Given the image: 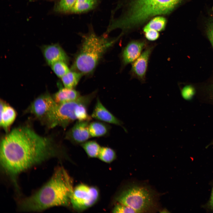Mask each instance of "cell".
I'll return each instance as SVG.
<instances>
[{"label": "cell", "mask_w": 213, "mask_h": 213, "mask_svg": "<svg viewBox=\"0 0 213 213\" xmlns=\"http://www.w3.org/2000/svg\"><path fill=\"white\" fill-rule=\"evenodd\" d=\"M62 152L50 138L38 134L28 126H19L8 133L1 141L0 164L4 171L14 178Z\"/></svg>", "instance_id": "1"}, {"label": "cell", "mask_w": 213, "mask_h": 213, "mask_svg": "<svg viewBox=\"0 0 213 213\" xmlns=\"http://www.w3.org/2000/svg\"><path fill=\"white\" fill-rule=\"evenodd\" d=\"M73 189L68 175L63 168L59 167L39 190L21 201L20 208L36 212L55 206H68Z\"/></svg>", "instance_id": "2"}, {"label": "cell", "mask_w": 213, "mask_h": 213, "mask_svg": "<svg viewBox=\"0 0 213 213\" xmlns=\"http://www.w3.org/2000/svg\"><path fill=\"white\" fill-rule=\"evenodd\" d=\"M81 35L82 43L71 70L83 75H89L94 71L104 54L119 37L111 39L105 34L98 36L91 28L87 33Z\"/></svg>", "instance_id": "3"}, {"label": "cell", "mask_w": 213, "mask_h": 213, "mask_svg": "<svg viewBox=\"0 0 213 213\" xmlns=\"http://www.w3.org/2000/svg\"><path fill=\"white\" fill-rule=\"evenodd\" d=\"M182 0H133L127 14L113 19L110 27L113 30L124 31L140 24L150 17L171 12Z\"/></svg>", "instance_id": "4"}, {"label": "cell", "mask_w": 213, "mask_h": 213, "mask_svg": "<svg viewBox=\"0 0 213 213\" xmlns=\"http://www.w3.org/2000/svg\"><path fill=\"white\" fill-rule=\"evenodd\" d=\"M96 93L94 91L74 100L57 104L46 123L50 128L59 126L65 128L76 120L90 121L92 118L88 109Z\"/></svg>", "instance_id": "5"}, {"label": "cell", "mask_w": 213, "mask_h": 213, "mask_svg": "<svg viewBox=\"0 0 213 213\" xmlns=\"http://www.w3.org/2000/svg\"><path fill=\"white\" fill-rule=\"evenodd\" d=\"M155 195L149 187L130 184L122 190L116 196L118 203L128 206L137 213L149 211L155 204Z\"/></svg>", "instance_id": "6"}, {"label": "cell", "mask_w": 213, "mask_h": 213, "mask_svg": "<svg viewBox=\"0 0 213 213\" xmlns=\"http://www.w3.org/2000/svg\"><path fill=\"white\" fill-rule=\"evenodd\" d=\"M99 197V191L96 188L80 184L73 189L70 196V203L75 209L83 211L94 205Z\"/></svg>", "instance_id": "7"}, {"label": "cell", "mask_w": 213, "mask_h": 213, "mask_svg": "<svg viewBox=\"0 0 213 213\" xmlns=\"http://www.w3.org/2000/svg\"><path fill=\"white\" fill-rule=\"evenodd\" d=\"M57 103L49 93L41 95L33 100L27 111L46 123Z\"/></svg>", "instance_id": "8"}, {"label": "cell", "mask_w": 213, "mask_h": 213, "mask_svg": "<svg viewBox=\"0 0 213 213\" xmlns=\"http://www.w3.org/2000/svg\"><path fill=\"white\" fill-rule=\"evenodd\" d=\"M155 46L154 45H148L132 63L130 71L132 78L138 79L141 83L145 82L149 60Z\"/></svg>", "instance_id": "9"}, {"label": "cell", "mask_w": 213, "mask_h": 213, "mask_svg": "<svg viewBox=\"0 0 213 213\" xmlns=\"http://www.w3.org/2000/svg\"><path fill=\"white\" fill-rule=\"evenodd\" d=\"M148 45L143 40H134L130 41L123 48L120 55L122 67L132 63L140 55Z\"/></svg>", "instance_id": "10"}, {"label": "cell", "mask_w": 213, "mask_h": 213, "mask_svg": "<svg viewBox=\"0 0 213 213\" xmlns=\"http://www.w3.org/2000/svg\"><path fill=\"white\" fill-rule=\"evenodd\" d=\"M90 122L77 121L66 133L65 139L75 144H81L88 141L91 137L88 129Z\"/></svg>", "instance_id": "11"}, {"label": "cell", "mask_w": 213, "mask_h": 213, "mask_svg": "<svg viewBox=\"0 0 213 213\" xmlns=\"http://www.w3.org/2000/svg\"><path fill=\"white\" fill-rule=\"evenodd\" d=\"M41 50L46 63L50 66L59 61H63L67 63L69 62L67 54L58 43L44 45Z\"/></svg>", "instance_id": "12"}, {"label": "cell", "mask_w": 213, "mask_h": 213, "mask_svg": "<svg viewBox=\"0 0 213 213\" xmlns=\"http://www.w3.org/2000/svg\"><path fill=\"white\" fill-rule=\"evenodd\" d=\"M91 116L92 118L97 120L123 126V122L114 115L102 104L99 98L96 101Z\"/></svg>", "instance_id": "13"}, {"label": "cell", "mask_w": 213, "mask_h": 213, "mask_svg": "<svg viewBox=\"0 0 213 213\" xmlns=\"http://www.w3.org/2000/svg\"><path fill=\"white\" fill-rule=\"evenodd\" d=\"M17 116L14 108L2 100L0 101V125L6 131L14 122Z\"/></svg>", "instance_id": "14"}, {"label": "cell", "mask_w": 213, "mask_h": 213, "mask_svg": "<svg viewBox=\"0 0 213 213\" xmlns=\"http://www.w3.org/2000/svg\"><path fill=\"white\" fill-rule=\"evenodd\" d=\"M80 96V92L74 88L60 86L53 97L56 102L59 104L74 100Z\"/></svg>", "instance_id": "15"}, {"label": "cell", "mask_w": 213, "mask_h": 213, "mask_svg": "<svg viewBox=\"0 0 213 213\" xmlns=\"http://www.w3.org/2000/svg\"><path fill=\"white\" fill-rule=\"evenodd\" d=\"M111 127L109 124L97 120L89 122V132L91 137L98 138L108 135Z\"/></svg>", "instance_id": "16"}, {"label": "cell", "mask_w": 213, "mask_h": 213, "mask_svg": "<svg viewBox=\"0 0 213 213\" xmlns=\"http://www.w3.org/2000/svg\"><path fill=\"white\" fill-rule=\"evenodd\" d=\"M99 0H76L71 13H81L89 11L95 8Z\"/></svg>", "instance_id": "17"}, {"label": "cell", "mask_w": 213, "mask_h": 213, "mask_svg": "<svg viewBox=\"0 0 213 213\" xmlns=\"http://www.w3.org/2000/svg\"><path fill=\"white\" fill-rule=\"evenodd\" d=\"M83 75L81 73L71 70L61 78L64 87L74 88L78 85Z\"/></svg>", "instance_id": "18"}, {"label": "cell", "mask_w": 213, "mask_h": 213, "mask_svg": "<svg viewBox=\"0 0 213 213\" xmlns=\"http://www.w3.org/2000/svg\"><path fill=\"white\" fill-rule=\"evenodd\" d=\"M76 0H56L53 9L55 13L59 14L71 13Z\"/></svg>", "instance_id": "19"}, {"label": "cell", "mask_w": 213, "mask_h": 213, "mask_svg": "<svg viewBox=\"0 0 213 213\" xmlns=\"http://www.w3.org/2000/svg\"><path fill=\"white\" fill-rule=\"evenodd\" d=\"M81 145L89 157L93 158L98 157L101 146L96 141H87Z\"/></svg>", "instance_id": "20"}, {"label": "cell", "mask_w": 213, "mask_h": 213, "mask_svg": "<svg viewBox=\"0 0 213 213\" xmlns=\"http://www.w3.org/2000/svg\"><path fill=\"white\" fill-rule=\"evenodd\" d=\"M115 151L108 147H101L98 158L101 161L106 163L113 162L116 158Z\"/></svg>", "instance_id": "21"}, {"label": "cell", "mask_w": 213, "mask_h": 213, "mask_svg": "<svg viewBox=\"0 0 213 213\" xmlns=\"http://www.w3.org/2000/svg\"><path fill=\"white\" fill-rule=\"evenodd\" d=\"M166 23L165 19L161 17H155L151 20L144 28L152 29L160 31L164 29Z\"/></svg>", "instance_id": "22"}, {"label": "cell", "mask_w": 213, "mask_h": 213, "mask_svg": "<svg viewBox=\"0 0 213 213\" xmlns=\"http://www.w3.org/2000/svg\"><path fill=\"white\" fill-rule=\"evenodd\" d=\"M51 66L54 73L59 78H61L70 70L67 63L63 61L56 62Z\"/></svg>", "instance_id": "23"}, {"label": "cell", "mask_w": 213, "mask_h": 213, "mask_svg": "<svg viewBox=\"0 0 213 213\" xmlns=\"http://www.w3.org/2000/svg\"><path fill=\"white\" fill-rule=\"evenodd\" d=\"M112 211L113 213H137L131 208L118 203L114 206Z\"/></svg>", "instance_id": "24"}, {"label": "cell", "mask_w": 213, "mask_h": 213, "mask_svg": "<svg viewBox=\"0 0 213 213\" xmlns=\"http://www.w3.org/2000/svg\"><path fill=\"white\" fill-rule=\"evenodd\" d=\"M143 31L145 38L149 41H154L157 39L159 37V33L153 29L143 28Z\"/></svg>", "instance_id": "25"}, {"label": "cell", "mask_w": 213, "mask_h": 213, "mask_svg": "<svg viewBox=\"0 0 213 213\" xmlns=\"http://www.w3.org/2000/svg\"><path fill=\"white\" fill-rule=\"evenodd\" d=\"M195 93L194 88L190 86H186L182 89V97L186 100H189L193 97Z\"/></svg>", "instance_id": "26"}, {"label": "cell", "mask_w": 213, "mask_h": 213, "mask_svg": "<svg viewBox=\"0 0 213 213\" xmlns=\"http://www.w3.org/2000/svg\"><path fill=\"white\" fill-rule=\"evenodd\" d=\"M207 34L213 48V19L208 23L207 28Z\"/></svg>", "instance_id": "27"}, {"label": "cell", "mask_w": 213, "mask_h": 213, "mask_svg": "<svg viewBox=\"0 0 213 213\" xmlns=\"http://www.w3.org/2000/svg\"><path fill=\"white\" fill-rule=\"evenodd\" d=\"M210 201H213V189L212 190L211 193Z\"/></svg>", "instance_id": "28"}, {"label": "cell", "mask_w": 213, "mask_h": 213, "mask_svg": "<svg viewBox=\"0 0 213 213\" xmlns=\"http://www.w3.org/2000/svg\"><path fill=\"white\" fill-rule=\"evenodd\" d=\"M210 205L211 207L213 209V201H210Z\"/></svg>", "instance_id": "29"}]
</instances>
